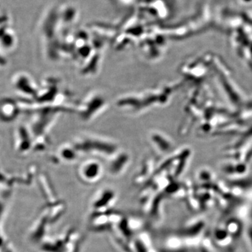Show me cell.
<instances>
[{
  "label": "cell",
  "mask_w": 252,
  "mask_h": 252,
  "mask_svg": "<svg viewBox=\"0 0 252 252\" xmlns=\"http://www.w3.org/2000/svg\"><path fill=\"white\" fill-rule=\"evenodd\" d=\"M81 178L87 183H94L100 177V170L97 165L94 164L83 165L80 171Z\"/></svg>",
  "instance_id": "obj_1"
}]
</instances>
